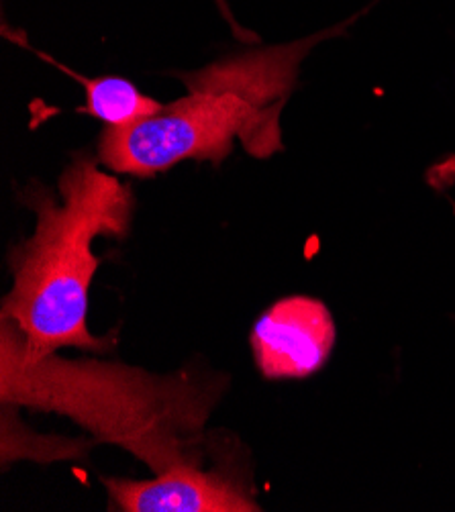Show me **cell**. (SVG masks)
<instances>
[{
	"mask_svg": "<svg viewBox=\"0 0 455 512\" xmlns=\"http://www.w3.org/2000/svg\"><path fill=\"white\" fill-rule=\"evenodd\" d=\"M227 388L229 376L202 362L154 374L115 360L39 353L15 323L0 319V404L66 417L154 476L207 464L209 419Z\"/></svg>",
	"mask_w": 455,
	"mask_h": 512,
	"instance_id": "6da1fadb",
	"label": "cell"
},
{
	"mask_svg": "<svg viewBox=\"0 0 455 512\" xmlns=\"http://www.w3.org/2000/svg\"><path fill=\"white\" fill-rule=\"evenodd\" d=\"M372 7L305 39L239 51L200 70L178 72L186 94L147 119L105 127L96 145L98 162L117 174L154 178L186 160L219 166L235 139H241L249 156H274L284 149L280 115L302 62Z\"/></svg>",
	"mask_w": 455,
	"mask_h": 512,
	"instance_id": "7a4b0ae2",
	"label": "cell"
},
{
	"mask_svg": "<svg viewBox=\"0 0 455 512\" xmlns=\"http://www.w3.org/2000/svg\"><path fill=\"white\" fill-rule=\"evenodd\" d=\"M90 151H78L58 180V194L39 182L19 190L35 213V231L9 251L13 286L0 302V319L19 327L33 351L76 347L111 353L117 331L96 337L88 329V296L100 266L98 237L125 239L131 231L133 188L100 170Z\"/></svg>",
	"mask_w": 455,
	"mask_h": 512,
	"instance_id": "3957f363",
	"label": "cell"
},
{
	"mask_svg": "<svg viewBox=\"0 0 455 512\" xmlns=\"http://www.w3.org/2000/svg\"><path fill=\"white\" fill-rule=\"evenodd\" d=\"M213 466L180 464L151 480L103 476L109 510L260 512L247 449L227 431H211Z\"/></svg>",
	"mask_w": 455,
	"mask_h": 512,
	"instance_id": "277c9868",
	"label": "cell"
},
{
	"mask_svg": "<svg viewBox=\"0 0 455 512\" xmlns=\"http://www.w3.org/2000/svg\"><path fill=\"white\" fill-rule=\"evenodd\" d=\"M337 325L327 304L313 296H284L251 329L249 343L266 380H305L319 374L333 353Z\"/></svg>",
	"mask_w": 455,
	"mask_h": 512,
	"instance_id": "5b68a950",
	"label": "cell"
},
{
	"mask_svg": "<svg viewBox=\"0 0 455 512\" xmlns=\"http://www.w3.org/2000/svg\"><path fill=\"white\" fill-rule=\"evenodd\" d=\"M43 60L52 62L56 68L70 74L74 80H78L84 86L86 105L80 109V113H88L90 117L103 121L107 127L131 125L135 121L156 115L164 107L160 100L143 94L127 78H119V76L86 78L58 62H54L52 58L43 56Z\"/></svg>",
	"mask_w": 455,
	"mask_h": 512,
	"instance_id": "8992f818",
	"label": "cell"
},
{
	"mask_svg": "<svg viewBox=\"0 0 455 512\" xmlns=\"http://www.w3.org/2000/svg\"><path fill=\"white\" fill-rule=\"evenodd\" d=\"M0 459L3 470L9 464L23 462H68V459H86L90 449L98 445L94 437H60L35 435L19 419V406L0 404Z\"/></svg>",
	"mask_w": 455,
	"mask_h": 512,
	"instance_id": "52a82bcc",
	"label": "cell"
}]
</instances>
